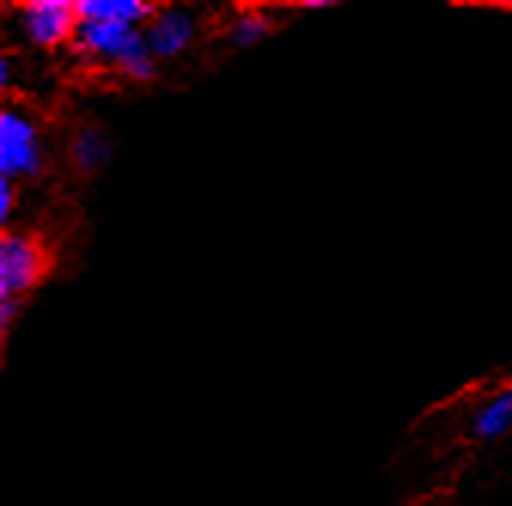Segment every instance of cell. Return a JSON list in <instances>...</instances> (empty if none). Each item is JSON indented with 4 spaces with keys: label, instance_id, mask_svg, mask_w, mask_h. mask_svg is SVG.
<instances>
[{
    "label": "cell",
    "instance_id": "6da1fadb",
    "mask_svg": "<svg viewBox=\"0 0 512 506\" xmlns=\"http://www.w3.org/2000/svg\"><path fill=\"white\" fill-rule=\"evenodd\" d=\"M55 269L49 241L34 229L0 232V299H25Z\"/></svg>",
    "mask_w": 512,
    "mask_h": 506
},
{
    "label": "cell",
    "instance_id": "7a4b0ae2",
    "mask_svg": "<svg viewBox=\"0 0 512 506\" xmlns=\"http://www.w3.org/2000/svg\"><path fill=\"white\" fill-rule=\"evenodd\" d=\"M46 171V144L40 125L19 107L0 110V177L34 180Z\"/></svg>",
    "mask_w": 512,
    "mask_h": 506
},
{
    "label": "cell",
    "instance_id": "3957f363",
    "mask_svg": "<svg viewBox=\"0 0 512 506\" xmlns=\"http://www.w3.org/2000/svg\"><path fill=\"white\" fill-rule=\"evenodd\" d=\"M19 34L34 49H61L77 43L80 31V7L77 0H25L13 7Z\"/></svg>",
    "mask_w": 512,
    "mask_h": 506
},
{
    "label": "cell",
    "instance_id": "277c9868",
    "mask_svg": "<svg viewBox=\"0 0 512 506\" xmlns=\"http://www.w3.org/2000/svg\"><path fill=\"white\" fill-rule=\"evenodd\" d=\"M196 31H199V25L186 10L159 7L156 16L144 28V40H147L150 52L156 55V61H168V58L183 55L192 46Z\"/></svg>",
    "mask_w": 512,
    "mask_h": 506
},
{
    "label": "cell",
    "instance_id": "5b68a950",
    "mask_svg": "<svg viewBox=\"0 0 512 506\" xmlns=\"http://www.w3.org/2000/svg\"><path fill=\"white\" fill-rule=\"evenodd\" d=\"M68 162L77 174L92 177L110 162V138L98 122H77L68 135Z\"/></svg>",
    "mask_w": 512,
    "mask_h": 506
},
{
    "label": "cell",
    "instance_id": "8992f818",
    "mask_svg": "<svg viewBox=\"0 0 512 506\" xmlns=\"http://www.w3.org/2000/svg\"><path fill=\"white\" fill-rule=\"evenodd\" d=\"M138 28L128 25H116V22H101V19H80V31H77V49L101 65H113V58L122 52V46L128 43Z\"/></svg>",
    "mask_w": 512,
    "mask_h": 506
},
{
    "label": "cell",
    "instance_id": "52a82bcc",
    "mask_svg": "<svg viewBox=\"0 0 512 506\" xmlns=\"http://www.w3.org/2000/svg\"><path fill=\"white\" fill-rule=\"evenodd\" d=\"M77 7H80V19L116 22L138 31H144L159 10L153 4H144V0H77Z\"/></svg>",
    "mask_w": 512,
    "mask_h": 506
},
{
    "label": "cell",
    "instance_id": "ba28073f",
    "mask_svg": "<svg viewBox=\"0 0 512 506\" xmlns=\"http://www.w3.org/2000/svg\"><path fill=\"white\" fill-rule=\"evenodd\" d=\"M156 55L150 52L147 40H144V31H135L128 37V43L122 46V52L113 58V71L119 77H125L128 83H150L156 77Z\"/></svg>",
    "mask_w": 512,
    "mask_h": 506
},
{
    "label": "cell",
    "instance_id": "9c48e42d",
    "mask_svg": "<svg viewBox=\"0 0 512 506\" xmlns=\"http://www.w3.org/2000/svg\"><path fill=\"white\" fill-rule=\"evenodd\" d=\"M512 430V388H500L491 394L473 415V433L476 439H500Z\"/></svg>",
    "mask_w": 512,
    "mask_h": 506
},
{
    "label": "cell",
    "instance_id": "30bf717a",
    "mask_svg": "<svg viewBox=\"0 0 512 506\" xmlns=\"http://www.w3.org/2000/svg\"><path fill=\"white\" fill-rule=\"evenodd\" d=\"M275 31V19L266 7H238L226 25V37L235 46H256Z\"/></svg>",
    "mask_w": 512,
    "mask_h": 506
},
{
    "label": "cell",
    "instance_id": "8fae6325",
    "mask_svg": "<svg viewBox=\"0 0 512 506\" xmlns=\"http://www.w3.org/2000/svg\"><path fill=\"white\" fill-rule=\"evenodd\" d=\"M19 202V183L10 177H0V220L10 223V214L16 211Z\"/></svg>",
    "mask_w": 512,
    "mask_h": 506
},
{
    "label": "cell",
    "instance_id": "7c38bea8",
    "mask_svg": "<svg viewBox=\"0 0 512 506\" xmlns=\"http://www.w3.org/2000/svg\"><path fill=\"white\" fill-rule=\"evenodd\" d=\"M19 308H22L19 299H0V330H4V333L16 324Z\"/></svg>",
    "mask_w": 512,
    "mask_h": 506
}]
</instances>
